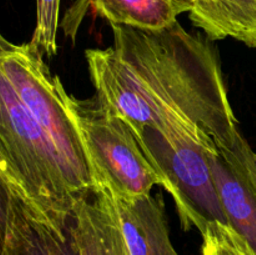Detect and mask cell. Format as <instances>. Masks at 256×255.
<instances>
[{
	"label": "cell",
	"instance_id": "4fadbf2b",
	"mask_svg": "<svg viewBox=\"0 0 256 255\" xmlns=\"http://www.w3.org/2000/svg\"><path fill=\"white\" fill-rule=\"evenodd\" d=\"M202 235V255H256L239 232L220 222H209Z\"/></svg>",
	"mask_w": 256,
	"mask_h": 255
},
{
	"label": "cell",
	"instance_id": "277c9868",
	"mask_svg": "<svg viewBox=\"0 0 256 255\" xmlns=\"http://www.w3.org/2000/svg\"><path fill=\"white\" fill-rule=\"evenodd\" d=\"M149 162L172 196L182 229L202 232L212 222L229 225L212 172L218 144L200 126L160 132L152 128L135 130ZM230 226V225H229Z\"/></svg>",
	"mask_w": 256,
	"mask_h": 255
},
{
	"label": "cell",
	"instance_id": "8fae6325",
	"mask_svg": "<svg viewBox=\"0 0 256 255\" xmlns=\"http://www.w3.org/2000/svg\"><path fill=\"white\" fill-rule=\"evenodd\" d=\"M196 28L212 42L230 38L256 49V0H214Z\"/></svg>",
	"mask_w": 256,
	"mask_h": 255
},
{
	"label": "cell",
	"instance_id": "ba28073f",
	"mask_svg": "<svg viewBox=\"0 0 256 255\" xmlns=\"http://www.w3.org/2000/svg\"><path fill=\"white\" fill-rule=\"evenodd\" d=\"M72 228L79 255H129L116 204L102 190L75 205Z\"/></svg>",
	"mask_w": 256,
	"mask_h": 255
},
{
	"label": "cell",
	"instance_id": "6da1fadb",
	"mask_svg": "<svg viewBox=\"0 0 256 255\" xmlns=\"http://www.w3.org/2000/svg\"><path fill=\"white\" fill-rule=\"evenodd\" d=\"M112 28V46L85 56L96 96L132 132L200 126L222 149L245 142L209 38L179 22L160 30Z\"/></svg>",
	"mask_w": 256,
	"mask_h": 255
},
{
	"label": "cell",
	"instance_id": "3957f363",
	"mask_svg": "<svg viewBox=\"0 0 256 255\" xmlns=\"http://www.w3.org/2000/svg\"><path fill=\"white\" fill-rule=\"evenodd\" d=\"M86 156L95 192L132 202L149 196L162 178L142 152L132 128L95 95L78 99L60 86Z\"/></svg>",
	"mask_w": 256,
	"mask_h": 255
},
{
	"label": "cell",
	"instance_id": "5b68a950",
	"mask_svg": "<svg viewBox=\"0 0 256 255\" xmlns=\"http://www.w3.org/2000/svg\"><path fill=\"white\" fill-rule=\"evenodd\" d=\"M44 58L30 42L15 44L2 36L0 74L12 82L22 104L56 148L75 196L86 199L95 192L86 156L62 100V80L52 74Z\"/></svg>",
	"mask_w": 256,
	"mask_h": 255
},
{
	"label": "cell",
	"instance_id": "52a82bcc",
	"mask_svg": "<svg viewBox=\"0 0 256 255\" xmlns=\"http://www.w3.org/2000/svg\"><path fill=\"white\" fill-rule=\"evenodd\" d=\"M212 172L229 225L256 252V154L249 142L235 150L218 146Z\"/></svg>",
	"mask_w": 256,
	"mask_h": 255
},
{
	"label": "cell",
	"instance_id": "7a4b0ae2",
	"mask_svg": "<svg viewBox=\"0 0 256 255\" xmlns=\"http://www.w3.org/2000/svg\"><path fill=\"white\" fill-rule=\"evenodd\" d=\"M0 182L46 212L72 215L75 196L62 156L12 82L0 74Z\"/></svg>",
	"mask_w": 256,
	"mask_h": 255
},
{
	"label": "cell",
	"instance_id": "7c38bea8",
	"mask_svg": "<svg viewBox=\"0 0 256 255\" xmlns=\"http://www.w3.org/2000/svg\"><path fill=\"white\" fill-rule=\"evenodd\" d=\"M60 0H36V26L30 44L45 58L58 54Z\"/></svg>",
	"mask_w": 256,
	"mask_h": 255
},
{
	"label": "cell",
	"instance_id": "5bb4252c",
	"mask_svg": "<svg viewBox=\"0 0 256 255\" xmlns=\"http://www.w3.org/2000/svg\"><path fill=\"white\" fill-rule=\"evenodd\" d=\"M175 2L186 10L194 26H198L200 20L202 19L204 14L206 12L208 8L212 5L214 0H175Z\"/></svg>",
	"mask_w": 256,
	"mask_h": 255
},
{
	"label": "cell",
	"instance_id": "8992f818",
	"mask_svg": "<svg viewBox=\"0 0 256 255\" xmlns=\"http://www.w3.org/2000/svg\"><path fill=\"white\" fill-rule=\"evenodd\" d=\"M0 255H79L72 215L52 214L0 182Z\"/></svg>",
	"mask_w": 256,
	"mask_h": 255
},
{
	"label": "cell",
	"instance_id": "30bf717a",
	"mask_svg": "<svg viewBox=\"0 0 256 255\" xmlns=\"http://www.w3.org/2000/svg\"><path fill=\"white\" fill-rule=\"evenodd\" d=\"M110 25L160 30L178 22L186 10L175 0H88Z\"/></svg>",
	"mask_w": 256,
	"mask_h": 255
},
{
	"label": "cell",
	"instance_id": "9c48e42d",
	"mask_svg": "<svg viewBox=\"0 0 256 255\" xmlns=\"http://www.w3.org/2000/svg\"><path fill=\"white\" fill-rule=\"evenodd\" d=\"M114 202L129 255H180L170 239L162 199L150 194L132 202Z\"/></svg>",
	"mask_w": 256,
	"mask_h": 255
}]
</instances>
